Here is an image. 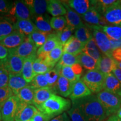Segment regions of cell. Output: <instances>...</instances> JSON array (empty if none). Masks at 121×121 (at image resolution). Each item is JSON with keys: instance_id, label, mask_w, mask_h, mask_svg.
Here are the masks:
<instances>
[{"instance_id": "6da1fadb", "label": "cell", "mask_w": 121, "mask_h": 121, "mask_svg": "<svg viewBox=\"0 0 121 121\" xmlns=\"http://www.w3.org/2000/svg\"><path fill=\"white\" fill-rule=\"evenodd\" d=\"M81 109L87 121H103L107 114L96 95H91L72 101Z\"/></svg>"}, {"instance_id": "7a4b0ae2", "label": "cell", "mask_w": 121, "mask_h": 121, "mask_svg": "<svg viewBox=\"0 0 121 121\" xmlns=\"http://www.w3.org/2000/svg\"><path fill=\"white\" fill-rule=\"evenodd\" d=\"M71 107V103L69 100L53 94L40 107L39 110L51 119L65 113L66 110L68 111Z\"/></svg>"}, {"instance_id": "3957f363", "label": "cell", "mask_w": 121, "mask_h": 121, "mask_svg": "<svg viewBox=\"0 0 121 121\" xmlns=\"http://www.w3.org/2000/svg\"><path fill=\"white\" fill-rule=\"evenodd\" d=\"M105 110L107 117L114 115L121 108V98L105 90L96 95Z\"/></svg>"}, {"instance_id": "277c9868", "label": "cell", "mask_w": 121, "mask_h": 121, "mask_svg": "<svg viewBox=\"0 0 121 121\" xmlns=\"http://www.w3.org/2000/svg\"><path fill=\"white\" fill-rule=\"evenodd\" d=\"M105 78V75L97 69H95L88 71L81 80L92 93L98 94L104 90Z\"/></svg>"}, {"instance_id": "5b68a950", "label": "cell", "mask_w": 121, "mask_h": 121, "mask_svg": "<svg viewBox=\"0 0 121 121\" xmlns=\"http://www.w3.org/2000/svg\"><path fill=\"white\" fill-rule=\"evenodd\" d=\"M20 100L16 95L9 98L1 108L2 121H15Z\"/></svg>"}, {"instance_id": "8992f818", "label": "cell", "mask_w": 121, "mask_h": 121, "mask_svg": "<svg viewBox=\"0 0 121 121\" xmlns=\"http://www.w3.org/2000/svg\"><path fill=\"white\" fill-rule=\"evenodd\" d=\"M24 61V58L15 55L10 50L9 56L4 60L3 64L10 73L22 74Z\"/></svg>"}, {"instance_id": "52a82bcc", "label": "cell", "mask_w": 121, "mask_h": 121, "mask_svg": "<svg viewBox=\"0 0 121 121\" xmlns=\"http://www.w3.org/2000/svg\"><path fill=\"white\" fill-rule=\"evenodd\" d=\"M10 50L15 55L25 59L37 55V47L31 39L29 37H26L18 47Z\"/></svg>"}, {"instance_id": "ba28073f", "label": "cell", "mask_w": 121, "mask_h": 121, "mask_svg": "<svg viewBox=\"0 0 121 121\" xmlns=\"http://www.w3.org/2000/svg\"><path fill=\"white\" fill-rule=\"evenodd\" d=\"M93 38L100 52L105 56L112 57L111 44L109 38L105 33L100 30L94 29L93 33ZM113 58V57H112Z\"/></svg>"}, {"instance_id": "9c48e42d", "label": "cell", "mask_w": 121, "mask_h": 121, "mask_svg": "<svg viewBox=\"0 0 121 121\" xmlns=\"http://www.w3.org/2000/svg\"><path fill=\"white\" fill-rule=\"evenodd\" d=\"M39 110L35 106L20 101L15 121H31Z\"/></svg>"}, {"instance_id": "30bf717a", "label": "cell", "mask_w": 121, "mask_h": 121, "mask_svg": "<svg viewBox=\"0 0 121 121\" xmlns=\"http://www.w3.org/2000/svg\"><path fill=\"white\" fill-rule=\"evenodd\" d=\"M10 16L17 20H31L32 15L22 1H15L9 11Z\"/></svg>"}, {"instance_id": "8fae6325", "label": "cell", "mask_w": 121, "mask_h": 121, "mask_svg": "<svg viewBox=\"0 0 121 121\" xmlns=\"http://www.w3.org/2000/svg\"><path fill=\"white\" fill-rule=\"evenodd\" d=\"M82 18L89 25L103 26L108 25L109 24L104 16H102L100 13L91 6L89 11L82 15Z\"/></svg>"}, {"instance_id": "7c38bea8", "label": "cell", "mask_w": 121, "mask_h": 121, "mask_svg": "<svg viewBox=\"0 0 121 121\" xmlns=\"http://www.w3.org/2000/svg\"><path fill=\"white\" fill-rule=\"evenodd\" d=\"M82 72V67L79 63H77L71 66L62 67L60 75L67 78L71 82L75 83L80 80Z\"/></svg>"}, {"instance_id": "4fadbf2b", "label": "cell", "mask_w": 121, "mask_h": 121, "mask_svg": "<svg viewBox=\"0 0 121 121\" xmlns=\"http://www.w3.org/2000/svg\"><path fill=\"white\" fill-rule=\"evenodd\" d=\"M26 37L24 35L15 30L13 33L1 40L0 44L7 49H13L18 47L24 42Z\"/></svg>"}, {"instance_id": "5bb4252c", "label": "cell", "mask_w": 121, "mask_h": 121, "mask_svg": "<svg viewBox=\"0 0 121 121\" xmlns=\"http://www.w3.org/2000/svg\"><path fill=\"white\" fill-rule=\"evenodd\" d=\"M29 9L31 15L41 16L47 11L49 1L47 0H25L22 1Z\"/></svg>"}, {"instance_id": "9a60e30c", "label": "cell", "mask_w": 121, "mask_h": 121, "mask_svg": "<svg viewBox=\"0 0 121 121\" xmlns=\"http://www.w3.org/2000/svg\"><path fill=\"white\" fill-rule=\"evenodd\" d=\"M60 44H61L60 43L56 32L51 34L48 37L45 43L41 47L38 48V49L37 50V57L40 58V57L44 56Z\"/></svg>"}, {"instance_id": "2e32d148", "label": "cell", "mask_w": 121, "mask_h": 121, "mask_svg": "<svg viewBox=\"0 0 121 121\" xmlns=\"http://www.w3.org/2000/svg\"><path fill=\"white\" fill-rule=\"evenodd\" d=\"M62 4L66 9L65 18L67 22V26L76 30L77 29L84 26L82 20L78 13H76L67 5L64 1H61Z\"/></svg>"}, {"instance_id": "e0dca14e", "label": "cell", "mask_w": 121, "mask_h": 121, "mask_svg": "<svg viewBox=\"0 0 121 121\" xmlns=\"http://www.w3.org/2000/svg\"><path fill=\"white\" fill-rule=\"evenodd\" d=\"M91 94L90 89L83 82L82 80L80 79L73 84L72 93L69 98L72 102L89 96L91 95Z\"/></svg>"}, {"instance_id": "ac0fdd59", "label": "cell", "mask_w": 121, "mask_h": 121, "mask_svg": "<svg viewBox=\"0 0 121 121\" xmlns=\"http://www.w3.org/2000/svg\"><path fill=\"white\" fill-rule=\"evenodd\" d=\"M74 83L60 75L53 90L56 94H58L63 97H69L72 93Z\"/></svg>"}, {"instance_id": "d6986e66", "label": "cell", "mask_w": 121, "mask_h": 121, "mask_svg": "<svg viewBox=\"0 0 121 121\" xmlns=\"http://www.w3.org/2000/svg\"><path fill=\"white\" fill-rule=\"evenodd\" d=\"M117 62L112 57H109L107 56H102L98 61L97 70L104 74L107 75L109 73H112L114 69L117 67Z\"/></svg>"}, {"instance_id": "ffe728a7", "label": "cell", "mask_w": 121, "mask_h": 121, "mask_svg": "<svg viewBox=\"0 0 121 121\" xmlns=\"http://www.w3.org/2000/svg\"><path fill=\"white\" fill-rule=\"evenodd\" d=\"M53 94H56L55 92L53 89L49 87L35 89L34 93V105L39 110L40 107Z\"/></svg>"}, {"instance_id": "44dd1931", "label": "cell", "mask_w": 121, "mask_h": 121, "mask_svg": "<svg viewBox=\"0 0 121 121\" xmlns=\"http://www.w3.org/2000/svg\"><path fill=\"white\" fill-rule=\"evenodd\" d=\"M29 85L22 74L10 73L8 87L12 90L13 95H17L22 89Z\"/></svg>"}, {"instance_id": "7402d4cb", "label": "cell", "mask_w": 121, "mask_h": 121, "mask_svg": "<svg viewBox=\"0 0 121 121\" xmlns=\"http://www.w3.org/2000/svg\"><path fill=\"white\" fill-rule=\"evenodd\" d=\"M104 90L121 96V83L113 73H109L105 76Z\"/></svg>"}, {"instance_id": "603a6c76", "label": "cell", "mask_w": 121, "mask_h": 121, "mask_svg": "<svg viewBox=\"0 0 121 121\" xmlns=\"http://www.w3.org/2000/svg\"><path fill=\"white\" fill-rule=\"evenodd\" d=\"M13 26L15 30L25 37H28L37 30L35 25L31 20H17L13 24Z\"/></svg>"}, {"instance_id": "cb8c5ba5", "label": "cell", "mask_w": 121, "mask_h": 121, "mask_svg": "<svg viewBox=\"0 0 121 121\" xmlns=\"http://www.w3.org/2000/svg\"><path fill=\"white\" fill-rule=\"evenodd\" d=\"M63 53V45L60 44L54 48L51 52L45 54L43 57H40L39 58L42 59L49 67L53 69L57 63H58V62L60 61Z\"/></svg>"}, {"instance_id": "d4e9b609", "label": "cell", "mask_w": 121, "mask_h": 121, "mask_svg": "<svg viewBox=\"0 0 121 121\" xmlns=\"http://www.w3.org/2000/svg\"><path fill=\"white\" fill-rule=\"evenodd\" d=\"M103 16L109 24L121 26V3L107 10Z\"/></svg>"}, {"instance_id": "484cf974", "label": "cell", "mask_w": 121, "mask_h": 121, "mask_svg": "<svg viewBox=\"0 0 121 121\" xmlns=\"http://www.w3.org/2000/svg\"><path fill=\"white\" fill-rule=\"evenodd\" d=\"M85 45L72 35L63 46V53L78 56L82 52Z\"/></svg>"}, {"instance_id": "4316f807", "label": "cell", "mask_w": 121, "mask_h": 121, "mask_svg": "<svg viewBox=\"0 0 121 121\" xmlns=\"http://www.w3.org/2000/svg\"><path fill=\"white\" fill-rule=\"evenodd\" d=\"M71 9L78 15H84L91 7V1L88 0H69L64 1Z\"/></svg>"}, {"instance_id": "83f0119b", "label": "cell", "mask_w": 121, "mask_h": 121, "mask_svg": "<svg viewBox=\"0 0 121 121\" xmlns=\"http://www.w3.org/2000/svg\"><path fill=\"white\" fill-rule=\"evenodd\" d=\"M90 26L93 29L100 30L105 33L110 39L118 40L121 39V26L107 25V26Z\"/></svg>"}, {"instance_id": "f1b7e54d", "label": "cell", "mask_w": 121, "mask_h": 121, "mask_svg": "<svg viewBox=\"0 0 121 121\" xmlns=\"http://www.w3.org/2000/svg\"><path fill=\"white\" fill-rule=\"evenodd\" d=\"M37 58V55L24 59L22 75L27 82L30 84L35 75L33 71V62Z\"/></svg>"}, {"instance_id": "f546056e", "label": "cell", "mask_w": 121, "mask_h": 121, "mask_svg": "<svg viewBox=\"0 0 121 121\" xmlns=\"http://www.w3.org/2000/svg\"><path fill=\"white\" fill-rule=\"evenodd\" d=\"M15 30L13 24L6 16H0V42Z\"/></svg>"}, {"instance_id": "4dcf8cb0", "label": "cell", "mask_w": 121, "mask_h": 121, "mask_svg": "<svg viewBox=\"0 0 121 121\" xmlns=\"http://www.w3.org/2000/svg\"><path fill=\"white\" fill-rule=\"evenodd\" d=\"M47 11L53 17L62 16L66 14V9L60 1H49L47 7Z\"/></svg>"}, {"instance_id": "1f68e13d", "label": "cell", "mask_w": 121, "mask_h": 121, "mask_svg": "<svg viewBox=\"0 0 121 121\" xmlns=\"http://www.w3.org/2000/svg\"><path fill=\"white\" fill-rule=\"evenodd\" d=\"M78 63L82 67L88 71L95 70L97 69L98 62L84 53H80L77 56Z\"/></svg>"}, {"instance_id": "d6a6232c", "label": "cell", "mask_w": 121, "mask_h": 121, "mask_svg": "<svg viewBox=\"0 0 121 121\" xmlns=\"http://www.w3.org/2000/svg\"><path fill=\"white\" fill-rule=\"evenodd\" d=\"M82 52L87 54L97 62L102 56L100 51L98 47L93 38L85 45Z\"/></svg>"}, {"instance_id": "836d02e7", "label": "cell", "mask_w": 121, "mask_h": 121, "mask_svg": "<svg viewBox=\"0 0 121 121\" xmlns=\"http://www.w3.org/2000/svg\"><path fill=\"white\" fill-rule=\"evenodd\" d=\"M34 93L35 89L29 85L20 91L16 96L21 102L34 105Z\"/></svg>"}, {"instance_id": "e575fe53", "label": "cell", "mask_w": 121, "mask_h": 121, "mask_svg": "<svg viewBox=\"0 0 121 121\" xmlns=\"http://www.w3.org/2000/svg\"><path fill=\"white\" fill-rule=\"evenodd\" d=\"M34 24L37 30L48 33V34L54 33L50 24V22H49V21L44 17L43 15L36 16Z\"/></svg>"}, {"instance_id": "d590c367", "label": "cell", "mask_w": 121, "mask_h": 121, "mask_svg": "<svg viewBox=\"0 0 121 121\" xmlns=\"http://www.w3.org/2000/svg\"><path fill=\"white\" fill-rule=\"evenodd\" d=\"M74 36L84 45H85L93 38V35L90 33V30L85 25L77 29L75 31Z\"/></svg>"}, {"instance_id": "8d00e7d4", "label": "cell", "mask_w": 121, "mask_h": 121, "mask_svg": "<svg viewBox=\"0 0 121 121\" xmlns=\"http://www.w3.org/2000/svg\"><path fill=\"white\" fill-rule=\"evenodd\" d=\"M60 69L61 68L56 65L53 69L45 74L47 80L48 85L51 88L53 89L55 87L60 76Z\"/></svg>"}, {"instance_id": "74e56055", "label": "cell", "mask_w": 121, "mask_h": 121, "mask_svg": "<svg viewBox=\"0 0 121 121\" xmlns=\"http://www.w3.org/2000/svg\"><path fill=\"white\" fill-rule=\"evenodd\" d=\"M50 34H51L37 30L28 37L31 39L37 48H39L45 43Z\"/></svg>"}, {"instance_id": "f35d334b", "label": "cell", "mask_w": 121, "mask_h": 121, "mask_svg": "<svg viewBox=\"0 0 121 121\" xmlns=\"http://www.w3.org/2000/svg\"><path fill=\"white\" fill-rule=\"evenodd\" d=\"M33 71L35 76L41 75V74H45L47 72L53 69L47 65L42 59L39 58H37L33 62Z\"/></svg>"}, {"instance_id": "ab89813d", "label": "cell", "mask_w": 121, "mask_h": 121, "mask_svg": "<svg viewBox=\"0 0 121 121\" xmlns=\"http://www.w3.org/2000/svg\"><path fill=\"white\" fill-rule=\"evenodd\" d=\"M71 121H87L81 109L77 104L72 102V105L67 111Z\"/></svg>"}, {"instance_id": "60d3db41", "label": "cell", "mask_w": 121, "mask_h": 121, "mask_svg": "<svg viewBox=\"0 0 121 121\" xmlns=\"http://www.w3.org/2000/svg\"><path fill=\"white\" fill-rule=\"evenodd\" d=\"M77 63H78L77 56L63 53L62 56L57 65L60 67L62 68L66 67V66H72V65L77 64Z\"/></svg>"}, {"instance_id": "b9f144b4", "label": "cell", "mask_w": 121, "mask_h": 121, "mask_svg": "<svg viewBox=\"0 0 121 121\" xmlns=\"http://www.w3.org/2000/svg\"><path fill=\"white\" fill-rule=\"evenodd\" d=\"M50 24L52 29L56 32H60L67 26L66 18L64 16L53 17L50 20Z\"/></svg>"}, {"instance_id": "7bdbcfd3", "label": "cell", "mask_w": 121, "mask_h": 121, "mask_svg": "<svg viewBox=\"0 0 121 121\" xmlns=\"http://www.w3.org/2000/svg\"><path fill=\"white\" fill-rule=\"evenodd\" d=\"M29 85L31 86L35 90L49 87L45 74L36 75L29 84Z\"/></svg>"}, {"instance_id": "ee69618b", "label": "cell", "mask_w": 121, "mask_h": 121, "mask_svg": "<svg viewBox=\"0 0 121 121\" xmlns=\"http://www.w3.org/2000/svg\"><path fill=\"white\" fill-rule=\"evenodd\" d=\"M74 30H75L74 29L67 26L61 31L56 32L60 43L63 46L72 37V33Z\"/></svg>"}, {"instance_id": "f6af8a7d", "label": "cell", "mask_w": 121, "mask_h": 121, "mask_svg": "<svg viewBox=\"0 0 121 121\" xmlns=\"http://www.w3.org/2000/svg\"><path fill=\"white\" fill-rule=\"evenodd\" d=\"M9 76L10 73L5 69L2 63V65L0 66V88L8 87Z\"/></svg>"}, {"instance_id": "bcb514c9", "label": "cell", "mask_w": 121, "mask_h": 121, "mask_svg": "<svg viewBox=\"0 0 121 121\" xmlns=\"http://www.w3.org/2000/svg\"><path fill=\"white\" fill-rule=\"evenodd\" d=\"M13 95V91L9 87L0 88V107L2 108L4 103Z\"/></svg>"}, {"instance_id": "7dc6e473", "label": "cell", "mask_w": 121, "mask_h": 121, "mask_svg": "<svg viewBox=\"0 0 121 121\" xmlns=\"http://www.w3.org/2000/svg\"><path fill=\"white\" fill-rule=\"evenodd\" d=\"M13 3L5 0H0V13H9Z\"/></svg>"}, {"instance_id": "c3c4849f", "label": "cell", "mask_w": 121, "mask_h": 121, "mask_svg": "<svg viewBox=\"0 0 121 121\" xmlns=\"http://www.w3.org/2000/svg\"><path fill=\"white\" fill-rule=\"evenodd\" d=\"M49 117H48L47 115L44 114L42 112L39 111L36 113L34 117L32 119V121H49Z\"/></svg>"}, {"instance_id": "681fc988", "label": "cell", "mask_w": 121, "mask_h": 121, "mask_svg": "<svg viewBox=\"0 0 121 121\" xmlns=\"http://www.w3.org/2000/svg\"><path fill=\"white\" fill-rule=\"evenodd\" d=\"M10 50L0 44V60H4L9 54Z\"/></svg>"}, {"instance_id": "f907efd6", "label": "cell", "mask_w": 121, "mask_h": 121, "mask_svg": "<svg viewBox=\"0 0 121 121\" xmlns=\"http://www.w3.org/2000/svg\"><path fill=\"white\" fill-rule=\"evenodd\" d=\"M112 56L114 60L118 62H121V48L113 50L112 53Z\"/></svg>"}, {"instance_id": "816d5d0a", "label": "cell", "mask_w": 121, "mask_h": 121, "mask_svg": "<svg viewBox=\"0 0 121 121\" xmlns=\"http://www.w3.org/2000/svg\"><path fill=\"white\" fill-rule=\"evenodd\" d=\"M51 121H71V120L67 113L65 112L53 118Z\"/></svg>"}, {"instance_id": "f5cc1de1", "label": "cell", "mask_w": 121, "mask_h": 121, "mask_svg": "<svg viewBox=\"0 0 121 121\" xmlns=\"http://www.w3.org/2000/svg\"><path fill=\"white\" fill-rule=\"evenodd\" d=\"M110 44H111V49L113 50L117 49V48H121V39L118 40H113V39H110Z\"/></svg>"}, {"instance_id": "db71d44e", "label": "cell", "mask_w": 121, "mask_h": 121, "mask_svg": "<svg viewBox=\"0 0 121 121\" xmlns=\"http://www.w3.org/2000/svg\"><path fill=\"white\" fill-rule=\"evenodd\" d=\"M112 73L114 76L117 78L118 80L121 83V69L118 67H116L113 71Z\"/></svg>"}, {"instance_id": "11a10c76", "label": "cell", "mask_w": 121, "mask_h": 121, "mask_svg": "<svg viewBox=\"0 0 121 121\" xmlns=\"http://www.w3.org/2000/svg\"><path fill=\"white\" fill-rule=\"evenodd\" d=\"M107 121H121V119L118 117L116 115H112L109 117Z\"/></svg>"}, {"instance_id": "9f6ffc18", "label": "cell", "mask_w": 121, "mask_h": 121, "mask_svg": "<svg viewBox=\"0 0 121 121\" xmlns=\"http://www.w3.org/2000/svg\"><path fill=\"white\" fill-rule=\"evenodd\" d=\"M117 116L118 118H119L121 119V108L118 110L117 113Z\"/></svg>"}, {"instance_id": "6f0895ef", "label": "cell", "mask_w": 121, "mask_h": 121, "mask_svg": "<svg viewBox=\"0 0 121 121\" xmlns=\"http://www.w3.org/2000/svg\"><path fill=\"white\" fill-rule=\"evenodd\" d=\"M117 67L119 68L120 69H121V62H117Z\"/></svg>"}, {"instance_id": "680465c9", "label": "cell", "mask_w": 121, "mask_h": 121, "mask_svg": "<svg viewBox=\"0 0 121 121\" xmlns=\"http://www.w3.org/2000/svg\"><path fill=\"white\" fill-rule=\"evenodd\" d=\"M0 121H2V116H1V107H0Z\"/></svg>"}, {"instance_id": "91938a15", "label": "cell", "mask_w": 121, "mask_h": 121, "mask_svg": "<svg viewBox=\"0 0 121 121\" xmlns=\"http://www.w3.org/2000/svg\"><path fill=\"white\" fill-rule=\"evenodd\" d=\"M3 60H0V66H1V65H2V63H3Z\"/></svg>"}, {"instance_id": "94428289", "label": "cell", "mask_w": 121, "mask_h": 121, "mask_svg": "<svg viewBox=\"0 0 121 121\" xmlns=\"http://www.w3.org/2000/svg\"></svg>"}, {"instance_id": "6125c7cd", "label": "cell", "mask_w": 121, "mask_h": 121, "mask_svg": "<svg viewBox=\"0 0 121 121\" xmlns=\"http://www.w3.org/2000/svg\"></svg>"}]
</instances>
